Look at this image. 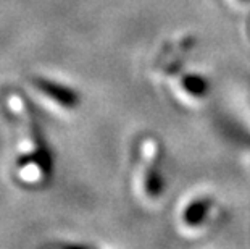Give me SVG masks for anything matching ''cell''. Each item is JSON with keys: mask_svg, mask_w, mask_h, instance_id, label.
Here are the masks:
<instances>
[{"mask_svg": "<svg viewBox=\"0 0 250 249\" xmlns=\"http://www.w3.org/2000/svg\"><path fill=\"white\" fill-rule=\"evenodd\" d=\"M34 86L39 89L45 97H49L54 100V102L63 105L65 109H74L79 104L78 92L66 86H62V84H58V83L49 81V79H44V78H37L34 79Z\"/></svg>", "mask_w": 250, "mask_h": 249, "instance_id": "1", "label": "cell"}, {"mask_svg": "<svg viewBox=\"0 0 250 249\" xmlns=\"http://www.w3.org/2000/svg\"><path fill=\"white\" fill-rule=\"evenodd\" d=\"M183 86L192 94V96H205L207 89H208V83L205 78L199 75H189L183 78Z\"/></svg>", "mask_w": 250, "mask_h": 249, "instance_id": "3", "label": "cell"}, {"mask_svg": "<svg viewBox=\"0 0 250 249\" xmlns=\"http://www.w3.org/2000/svg\"><path fill=\"white\" fill-rule=\"evenodd\" d=\"M210 205H211V201L210 199H199L195 201L189 205L188 209L184 212V222L190 226H197L200 225L204 219L207 217L210 210Z\"/></svg>", "mask_w": 250, "mask_h": 249, "instance_id": "2", "label": "cell"}, {"mask_svg": "<svg viewBox=\"0 0 250 249\" xmlns=\"http://www.w3.org/2000/svg\"><path fill=\"white\" fill-rule=\"evenodd\" d=\"M163 188L162 177L155 167H148L146 173V191L150 196H158Z\"/></svg>", "mask_w": 250, "mask_h": 249, "instance_id": "4", "label": "cell"}]
</instances>
